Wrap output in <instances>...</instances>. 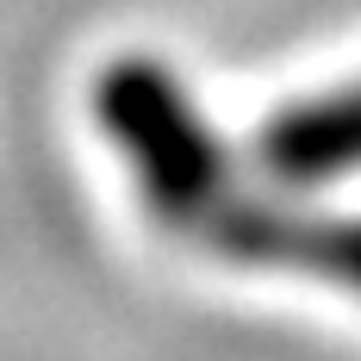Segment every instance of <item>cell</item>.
<instances>
[{
	"instance_id": "cell-1",
	"label": "cell",
	"mask_w": 361,
	"mask_h": 361,
	"mask_svg": "<svg viewBox=\"0 0 361 361\" xmlns=\"http://www.w3.org/2000/svg\"><path fill=\"white\" fill-rule=\"evenodd\" d=\"M94 118L106 144L131 162L144 212L206 255L243 268H287L361 299V218L293 212L281 200H255L237 187V169L175 69L149 56H118L94 81Z\"/></svg>"
},
{
	"instance_id": "cell-2",
	"label": "cell",
	"mask_w": 361,
	"mask_h": 361,
	"mask_svg": "<svg viewBox=\"0 0 361 361\" xmlns=\"http://www.w3.org/2000/svg\"><path fill=\"white\" fill-rule=\"evenodd\" d=\"M262 156L287 180H330L361 169V81L281 106L262 131Z\"/></svg>"
}]
</instances>
